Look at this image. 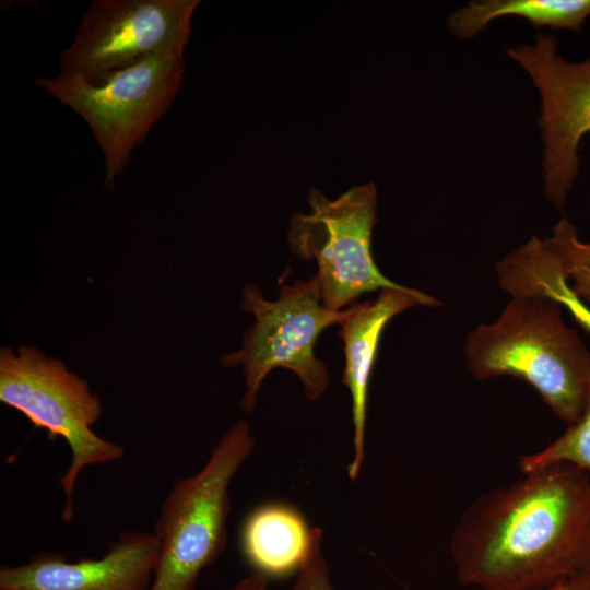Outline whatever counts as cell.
Masks as SVG:
<instances>
[{
  "instance_id": "6da1fadb",
  "label": "cell",
  "mask_w": 590,
  "mask_h": 590,
  "mask_svg": "<svg viewBox=\"0 0 590 590\" xmlns=\"http://www.w3.org/2000/svg\"><path fill=\"white\" fill-rule=\"evenodd\" d=\"M449 551L457 580L479 590H544L590 569V473L560 462L482 493Z\"/></svg>"
},
{
  "instance_id": "7a4b0ae2",
  "label": "cell",
  "mask_w": 590,
  "mask_h": 590,
  "mask_svg": "<svg viewBox=\"0 0 590 590\" xmlns=\"http://www.w3.org/2000/svg\"><path fill=\"white\" fill-rule=\"evenodd\" d=\"M463 355L475 379L511 376L529 384L567 426L589 402L590 350L550 299L510 296L494 321L467 335Z\"/></svg>"
},
{
  "instance_id": "3957f363",
  "label": "cell",
  "mask_w": 590,
  "mask_h": 590,
  "mask_svg": "<svg viewBox=\"0 0 590 590\" xmlns=\"http://www.w3.org/2000/svg\"><path fill=\"white\" fill-rule=\"evenodd\" d=\"M253 448L250 428L240 420L198 473L174 483L154 524L158 559L149 590H193L200 573L224 551L229 484Z\"/></svg>"
},
{
  "instance_id": "277c9868",
  "label": "cell",
  "mask_w": 590,
  "mask_h": 590,
  "mask_svg": "<svg viewBox=\"0 0 590 590\" xmlns=\"http://www.w3.org/2000/svg\"><path fill=\"white\" fill-rule=\"evenodd\" d=\"M185 49L176 46L161 50L97 83L63 74L35 80L91 129L104 154L107 189L114 188L133 150L179 92Z\"/></svg>"
},
{
  "instance_id": "5b68a950",
  "label": "cell",
  "mask_w": 590,
  "mask_h": 590,
  "mask_svg": "<svg viewBox=\"0 0 590 590\" xmlns=\"http://www.w3.org/2000/svg\"><path fill=\"white\" fill-rule=\"evenodd\" d=\"M0 401L21 412L48 438L62 437L71 449V461L59 479L64 495L61 519L73 518V493L80 473L87 467L120 460L125 449L92 429L103 414L99 398L87 381L60 359L48 357L35 346L0 349Z\"/></svg>"
},
{
  "instance_id": "8992f818",
  "label": "cell",
  "mask_w": 590,
  "mask_h": 590,
  "mask_svg": "<svg viewBox=\"0 0 590 590\" xmlns=\"http://www.w3.org/2000/svg\"><path fill=\"white\" fill-rule=\"evenodd\" d=\"M240 308L255 316L241 347L222 356L224 367L240 365L246 378L241 410L250 414L263 379L274 368H286L300 379L309 400L318 399L329 387L327 365L315 356L317 338L328 327L342 323L352 312L324 307L316 275L308 281L283 284L278 299L269 300L253 285L243 290Z\"/></svg>"
},
{
  "instance_id": "52a82bcc",
  "label": "cell",
  "mask_w": 590,
  "mask_h": 590,
  "mask_svg": "<svg viewBox=\"0 0 590 590\" xmlns=\"http://www.w3.org/2000/svg\"><path fill=\"white\" fill-rule=\"evenodd\" d=\"M377 189L374 182L350 188L335 199L310 188L309 212L292 216L287 244L292 253L315 260L326 308L339 311L362 294L399 287L378 269L371 253Z\"/></svg>"
},
{
  "instance_id": "ba28073f",
  "label": "cell",
  "mask_w": 590,
  "mask_h": 590,
  "mask_svg": "<svg viewBox=\"0 0 590 590\" xmlns=\"http://www.w3.org/2000/svg\"><path fill=\"white\" fill-rule=\"evenodd\" d=\"M199 0H95L58 58L59 74L97 83L176 46H187Z\"/></svg>"
},
{
  "instance_id": "9c48e42d",
  "label": "cell",
  "mask_w": 590,
  "mask_h": 590,
  "mask_svg": "<svg viewBox=\"0 0 590 590\" xmlns=\"http://www.w3.org/2000/svg\"><path fill=\"white\" fill-rule=\"evenodd\" d=\"M506 54L524 70L539 93L543 193L562 210L579 175L581 140L590 137V57L566 60L557 38L543 33L534 43L509 47Z\"/></svg>"
},
{
  "instance_id": "30bf717a",
  "label": "cell",
  "mask_w": 590,
  "mask_h": 590,
  "mask_svg": "<svg viewBox=\"0 0 590 590\" xmlns=\"http://www.w3.org/2000/svg\"><path fill=\"white\" fill-rule=\"evenodd\" d=\"M158 559L153 532L123 531L98 558L69 562L50 551L21 565H2L0 590H149Z\"/></svg>"
},
{
  "instance_id": "8fae6325",
  "label": "cell",
  "mask_w": 590,
  "mask_h": 590,
  "mask_svg": "<svg viewBox=\"0 0 590 590\" xmlns=\"http://www.w3.org/2000/svg\"><path fill=\"white\" fill-rule=\"evenodd\" d=\"M442 303L420 290L401 285L384 288L377 297L353 304L351 315L341 323L339 332L344 346L345 365L342 384L352 397L354 453L347 467L350 480L355 481L365 458V425L370 375L381 334L397 315L415 306L437 307Z\"/></svg>"
},
{
  "instance_id": "7c38bea8",
  "label": "cell",
  "mask_w": 590,
  "mask_h": 590,
  "mask_svg": "<svg viewBox=\"0 0 590 590\" xmlns=\"http://www.w3.org/2000/svg\"><path fill=\"white\" fill-rule=\"evenodd\" d=\"M312 542V528L293 507L270 504L255 509L244 522L240 546L256 571L284 576L299 570Z\"/></svg>"
},
{
  "instance_id": "4fadbf2b",
  "label": "cell",
  "mask_w": 590,
  "mask_h": 590,
  "mask_svg": "<svg viewBox=\"0 0 590 590\" xmlns=\"http://www.w3.org/2000/svg\"><path fill=\"white\" fill-rule=\"evenodd\" d=\"M499 286L510 296L550 299L590 337V307L574 292L559 259L544 239L532 236L496 266Z\"/></svg>"
},
{
  "instance_id": "5bb4252c",
  "label": "cell",
  "mask_w": 590,
  "mask_h": 590,
  "mask_svg": "<svg viewBox=\"0 0 590 590\" xmlns=\"http://www.w3.org/2000/svg\"><path fill=\"white\" fill-rule=\"evenodd\" d=\"M504 16L529 21L534 28L579 32L590 17V0H475L456 9L447 20L459 39H472Z\"/></svg>"
},
{
  "instance_id": "9a60e30c",
  "label": "cell",
  "mask_w": 590,
  "mask_h": 590,
  "mask_svg": "<svg viewBox=\"0 0 590 590\" xmlns=\"http://www.w3.org/2000/svg\"><path fill=\"white\" fill-rule=\"evenodd\" d=\"M570 463L590 473V399L581 417L533 453L522 455L518 465L527 473L555 463Z\"/></svg>"
},
{
  "instance_id": "2e32d148",
  "label": "cell",
  "mask_w": 590,
  "mask_h": 590,
  "mask_svg": "<svg viewBox=\"0 0 590 590\" xmlns=\"http://www.w3.org/2000/svg\"><path fill=\"white\" fill-rule=\"evenodd\" d=\"M544 241L559 259L570 287L590 307V243L579 238L566 217L553 226Z\"/></svg>"
},
{
  "instance_id": "e0dca14e",
  "label": "cell",
  "mask_w": 590,
  "mask_h": 590,
  "mask_svg": "<svg viewBox=\"0 0 590 590\" xmlns=\"http://www.w3.org/2000/svg\"><path fill=\"white\" fill-rule=\"evenodd\" d=\"M322 530L312 528L309 554L300 566L291 590H334L330 581L329 567L321 552Z\"/></svg>"
},
{
  "instance_id": "ac0fdd59",
  "label": "cell",
  "mask_w": 590,
  "mask_h": 590,
  "mask_svg": "<svg viewBox=\"0 0 590 590\" xmlns=\"http://www.w3.org/2000/svg\"><path fill=\"white\" fill-rule=\"evenodd\" d=\"M544 590H590V569L566 577Z\"/></svg>"
},
{
  "instance_id": "d6986e66",
  "label": "cell",
  "mask_w": 590,
  "mask_h": 590,
  "mask_svg": "<svg viewBox=\"0 0 590 590\" xmlns=\"http://www.w3.org/2000/svg\"><path fill=\"white\" fill-rule=\"evenodd\" d=\"M268 577L261 573L253 574L239 580L228 590H267Z\"/></svg>"
}]
</instances>
